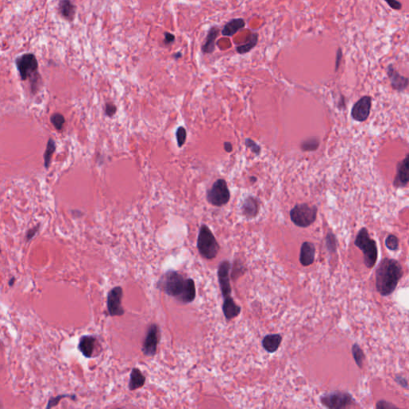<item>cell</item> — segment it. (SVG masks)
<instances>
[{"mask_svg":"<svg viewBox=\"0 0 409 409\" xmlns=\"http://www.w3.org/2000/svg\"><path fill=\"white\" fill-rule=\"evenodd\" d=\"M157 288L168 296H173L183 304L194 300L196 288L193 279L185 278L177 271H166L161 276L156 284Z\"/></svg>","mask_w":409,"mask_h":409,"instance_id":"6da1fadb","label":"cell"},{"mask_svg":"<svg viewBox=\"0 0 409 409\" xmlns=\"http://www.w3.org/2000/svg\"><path fill=\"white\" fill-rule=\"evenodd\" d=\"M403 268L397 260L385 257L376 269V288L383 296L393 293L403 277Z\"/></svg>","mask_w":409,"mask_h":409,"instance_id":"7a4b0ae2","label":"cell"},{"mask_svg":"<svg viewBox=\"0 0 409 409\" xmlns=\"http://www.w3.org/2000/svg\"><path fill=\"white\" fill-rule=\"evenodd\" d=\"M16 66L22 81L29 80L32 91L36 94L42 82L41 75L39 72V62L36 56L32 53H25L16 58Z\"/></svg>","mask_w":409,"mask_h":409,"instance_id":"3957f363","label":"cell"},{"mask_svg":"<svg viewBox=\"0 0 409 409\" xmlns=\"http://www.w3.org/2000/svg\"><path fill=\"white\" fill-rule=\"evenodd\" d=\"M354 244L363 253L365 266L368 269L374 267L377 261V246L376 241L369 236L367 228L363 227L359 230Z\"/></svg>","mask_w":409,"mask_h":409,"instance_id":"277c9868","label":"cell"},{"mask_svg":"<svg viewBox=\"0 0 409 409\" xmlns=\"http://www.w3.org/2000/svg\"><path fill=\"white\" fill-rule=\"evenodd\" d=\"M197 249L199 253L206 259H214L219 253L220 246L217 242L211 229L202 225L199 230L197 238Z\"/></svg>","mask_w":409,"mask_h":409,"instance_id":"5b68a950","label":"cell"},{"mask_svg":"<svg viewBox=\"0 0 409 409\" xmlns=\"http://www.w3.org/2000/svg\"><path fill=\"white\" fill-rule=\"evenodd\" d=\"M318 207L306 203L297 204L290 211V219L296 226L306 228L315 222Z\"/></svg>","mask_w":409,"mask_h":409,"instance_id":"8992f818","label":"cell"},{"mask_svg":"<svg viewBox=\"0 0 409 409\" xmlns=\"http://www.w3.org/2000/svg\"><path fill=\"white\" fill-rule=\"evenodd\" d=\"M321 402L330 409H345L357 405L353 395L347 392H333L321 396Z\"/></svg>","mask_w":409,"mask_h":409,"instance_id":"52a82bcc","label":"cell"},{"mask_svg":"<svg viewBox=\"0 0 409 409\" xmlns=\"http://www.w3.org/2000/svg\"><path fill=\"white\" fill-rule=\"evenodd\" d=\"M207 201L215 207H220L230 201V193L228 185L224 179H219L207 191Z\"/></svg>","mask_w":409,"mask_h":409,"instance_id":"ba28073f","label":"cell"},{"mask_svg":"<svg viewBox=\"0 0 409 409\" xmlns=\"http://www.w3.org/2000/svg\"><path fill=\"white\" fill-rule=\"evenodd\" d=\"M161 339V330L156 324H151L149 326L142 343V352L146 357H152L155 356L157 349Z\"/></svg>","mask_w":409,"mask_h":409,"instance_id":"9c48e42d","label":"cell"},{"mask_svg":"<svg viewBox=\"0 0 409 409\" xmlns=\"http://www.w3.org/2000/svg\"><path fill=\"white\" fill-rule=\"evenodd\" d=\"M123 296V289L121 286L114 287L108 292L107 305L111 317H120L125 314V310L122 305Z\"/></svg>","mask_w":409,"mask_h":409,"instance_id":"30bf717a","label":"cell"},{"mask_svg":"<svg viewBox=\"0 0 409 409\" xmlns=\"http://www.w3.org/2000/svg\"><path fill=\"white\" fill-rule=\"evenodd\" d=\"M78 349L86 358L97 357L101 352L98 340L93 335H84L80 337Z\"/></svg>","mask_w":409,"mask_h":409,"instance_id":"8fae6325","label":"cell"},{"mask_svg":"<svg viewBox=\"0 0 409 409\" xmlns=\"http://www.w3.org/2000/svg\"><path fill=\"white\" fill-rule=\"evenodd\" d=\"M371 108H372V97L369 96H364L353 105L351 111L352 118L355 121L361 123L366 121L370 115Z\"/></svg>","mask_w":409,"mask_h":409,"instance_id":"7c38bea8","label":"cell"},{"mask_svg":"<svg viewBox=\"0 0 409 409\" xmlns=\"http://www.w3.org/2000/svg\"><path fill=\"white\" fill-rule=\"evenodd\" d=\"M231 268L230 261H222L219 265L218 275H219V284H220L221 291L222 296L225 298L231 296L232 288L230 285V270Z\"/></svg>","mask_w":409,"mask_h":409,"instance_id":"4fadbf2b","label":"cell"},{"mask_svg":"<svg viewBox=\"0 0 409 409\" xmlns=\"http://www.w3.org/2000/svg\"><path fill=\"white\" fill-rule=\"evenodd\" d=\"M409 183V154L396 166V174L394 178V187H404Z\"/></svg>","mask_w":409,"mask_h":409,"instance_id":"5bb4252c","label":"cell"},{"mask_svg":"<svg viewBox=\"0 0 409 409\" xmlns=\"http://www.w3.org/2000/svg\"><path fill=\"white\" fill-rule=\"evenodd\" d=\"M387 74L390 80L391 86L394 90L402 92L409 86V78L403 76L394 68L392 65H389L387 68Z\"/></svg>","mask_w":409,"mask_h":409,"instance_id":"9a60e30c","label":"cell"},{"mask_svg":"<svg viewBox=\"0 0 409 409\" xmlns=\"http://www.w3.org/2000/svg\"><path fill=\"white\" fill-rule=\"evenodd\" d=\"M260 210V201L255 197L249 196L242 204V211L247 219H253L257 216Z\"/></svg>","mask_w":409,"mask_h":409,"instance_id":"2e32d148","label":"cell"},{"mask_svg":"<svg viewBox=\"0 0 409 409\" xmlns=\"http://www.w3.org/2000/svg\"><path fill=\"white\" fill-rule=\"evenodd\" d=\"M316 248L311 242H305L300 248V262L304 266L312 265L315 260Z\"/></svg>","mask_w":409,"mask_h":409,"instance_id":"e0dca14e","label":"cell"},{"mask_svg":"<svg viewBox=\"0 0 409 409\" xmlns=\"http://www.w3.org/2000/svg\"><path fill=\"white\" fill-rule=\"evenodd\" d=\"M59 12L65 20L73 22L76 14V6L72 0H59Z\"/></svg>","mask_w":409,"mask_h":409,"instance_id":"ac0fdd59","label":"cell"},{"mask_svg":"<svg viewBox=\"0 0 409 409\" xmlns=\"http://www.w3.org/2000/svg\"><path fill=\"white\" fill-rule=\"evenodd\" d=\"M222 311L226 319L230 321L237 318L242 311V309L235 303L232 296H229L224 299V302L222 304Z\"/></svg>","mask_w":409,"mask_h":409,"instance_id":"d6986e66","label":"cell"},{"mask_svg":"<svg viewBox=\"0 0 409 409\" xmlns=\"http://www.w3.org/2000/svg\"><path fill=\"white\" fill-rule=\"evenodd\" d=\"M220 29L217 27H213L209 30L207 39L204 44L201 47V51L204 54H212L215 50V42L217 38L219 37Z\"/></svg>","mask_w":409,"mask_h":409,"instance_id":"ffe728a7","label":"cell"},{"mask_svg":"<svg viewBox=\"0 0 409 409\" xmlns=\"http://www.w3.org/2000/svg\"><path fill=\"white\" fill-rule=\"evenodd\" d=\"M146 383V376L143 375L142 371L138 368H132L130 380H129V389L130 391H135L139 388H142Z\"/></svg>","mask_w":409,"mask_h":409,"instance_id":"44dd1931","label":"cell"},{"mask_svg":"<svg viewBox=\"0 0 409 409\" xmlns=\"http://www.w3.org/2000/svg\"><path fill=\"white\" fill-rule=\"evenodd\" d=\"M246 22L243 19H233L228 22L222 30V35L227 37H232L238 31L245 28Z\"/></svg>","mask_w":409,"mask_h":409,"instance_id":"7402d4cb","label":"cell"},{"mask_svg":"<svg viewBox=\"0 0 409 409\" xmlns=\"http://www.w3.org/2000/svg\"><path fill=\"white\" fill-rule=\"evenodd\" d=\"M282 341V337L280 334H270L264 337L262 345L268 353H273L278 349Z\"/></svg>","mask_w":409,"mask_h":409,"instance_id":"603a6c76","label":"cell"},{"mask_svg":"<svg viewBox=\"0 0 409 409\" xmlns=\"http://www.w3.org/2000/svg\"><path fill=\"white\" fill-rule=\"evenodd\" d=\"M247 39V41H246V43L238 45L236 47L237 52L240 55H244L246 53L250 52L252 49L254 48L257 46V43H258V34H250V36Z\"/></svg>","mask_w":409,"mask_h":409,"instance_id":"cb8c5ba5","label":"cell"},{"mask_svg":"<svg viewBox=\"0 0 409 409\" xmlns=\"http://www.w3.org/2000/svg\"><path fill=\"white\" fill-rule=\"evenodd\" d=\"M55 150H56V145H55L54 139L51 138V139H49L47 147H46L45 153H44V155H43V158H44V166H45L47 169L50 167L51 158H52L53 154L55 152Z\"/></svg>","mask_w":409,"mask_h":409,"instance_id":"d4e9b609","label":"cell"},{"mask_svg":"<svg viewBox=\"0 0 409 409\" xmlns=\"http://www.w3.org/2000/svg\"><path fill=\"white\" fill-rule=\"evenodd\" d=\"M352 353H353V359H354L355 362L357 364V366L360 368H362L364 360L365 359V355H364L362 349L358 344L355 343L353 345V347H352Z\"/></svg>","mask_w":409,"mask_h":409,"instance_id":"484cf974","label":"cell"},{"mask_svg":"<svg viewBox=\"0 0 409 409\" xmlns=\"http://www.w3.org/2000/svg\"><path fill=\"white\" fill-rule=\"evenodd\" d=\"M320 140L317 137H313L310 139L302 141L300 143V149L303 151H316L319 148Z\"/></svg>","mask_w":409,"mask_h":409,"instance_id":"4316f807","label":"cell"},{"mask_svg":"<svg viewBox=\"0 0 409 409\" xmlns=\"http://www.w3.org/2000/svg\"><path fill=\"white\" fill-rule=\"evenodd\" d=\"M51 122L56 130L61 131L63 129L66 120H65L64 116L62 114L55 113L51 115Z\"/></svg>","mask_w":409,"mask_h":409,"instance_id":"83f0119b","label":"cell"},{"mask_svg":"<svg viewBox=\"0 0 409 409\" xmlns=\"http://www.w3.org/2000/svg\"><path fill=\"white\" fill-rule=\"evenodd\" d=\"M385 246L388 250L396 251L399 249V239L393 234H389L385 239Z\"/></svg>","mask_w":409,"mask_h":409,"instance_id":"f1b7e54d","label":"cell"},{"mask_svg":"<svg viewBox=\"0 0 409 409\" xmlns=\"http://www.w3.org/2000/svg\"><path fill=\"white\" fill-rule=\"evenodd\" d=\"M326 246L331 253H337V241L335 235L333 233H329L326 237Z\"/></svg>","mask_w":409,"mask_h":409,"instance_id":"f546056e","label":"cell"},{"mask_svg":"<svg viewBox=\"0 0 409 409\" xmlns=\"http://www.w3.org/2000/svg\"><path fill=\"white\" fill-rule=\"evenodd\" d=\"M63 398H70V399L75 400V399H76V395H70V394H63V395H58V396H55V397H51L50 399H49L47 405L46 406V408L55 407V406H56L57 404L59 403L61 399H63Z\"/></svg>","mask_w":409,"mask_h":409,"instance_id":"4dcf8cb0","label":"cell"},{"mask_svg":"<svg viewBox=\"0 0 409 409\" xmlns=\"http://www.w3.org/2000/svg\"><path fill=\"white\" fill-rule=\"evenodd\" d=\"M176 138H177V145L179 147L183 146L186 141V131L183 127H180L177 128L176 131Z\"/></svg>","mask_w":409,"mask_h":409,"instance_id":"1f68e13d","label":"cell"},{"mask_svg":"<svg viewBox=\"0 0 409 409\" xmlns=\"http://www.w3.org/2000/svg\"><path fill=\"white\" fill-rule=\"evenodd\" d=\"M246 146H247L248 148H250L255 154H259L261 153V147L252 139H246Z\"/></svg>","mask_w":409,"mask_h":409,"instance_id":"d6a6232c","label":"cell"},{"mask_svg":"<svg viewBox=\"0 0 409 409\" xmlns=\"http://www.w3.org/2000/svg\"><path fill=\"white\" fill-rule=\"evenodd\" d=\"M116 111H117V108H116L115 104H112V103H108V104H106L105 112L106 115H108V116L113 117L114 115L116 113Z\"/></svg>","mask_w":409,"mask_h":409,"instance_id":"836d02e7","label":"cell"},{"mask_svg":"<svg viewBox=\"0 0 409 409\" xmlns=\"http://www.w3.org/2000/svg\"><path fill=\"white\" fill-rule=\"evenodd\" d=\"M376 407L378 409L397 408V407L394 405L393 403L386 401V400H379L376 403Z\"/></svg>","mask_w":409,"mask_h":409,"instance_id":"e575fe53","label":"cell"},{"mask_svg":"<svg viewBox=\"0 0 409 409\" xmlns=\"http://www.w3.org/2000/svg\"><path fill=\"white\" fill-rule=\"evenodd\" d=\"M384 1L393 10L399 11L402 9V4L397 0H384Z\"/></svg>","mask_w":409,"mask_h":409,"instance_id":"d590c367","label":"cell"},{"mask_svg":"<svg viewBox=\"0 0 409 409\" xmlns=\"http://www.w3.org/2000/svg\"><path fill=\"white\" fill-rule=\"evenodd\" d=\"M175 41V36L170 32H165L164 33V44L165 45H170L173 42Z\"/></svg>","mask_w":409,"mask_h":409,"instance_id":"8d00e7d4","label":"cell"},{"mask_svg":"<svg viewBox=\"0 0 409 409\" xmlns=\"http://www.w3.org/2000/svg\"><path fill=\"white\" fill-rule=\"evenodd\" d=\"M395 380L399 385L401 386L402 388H408L407 380H406L405 378L403 377V376L396 375V376H395Z\"/></svg>","mask_w":409,"mask_h":409,"instance_id":"74e56055","label":"cell"},{"mask_svg":"<svg viewBox=\"0 0 409 409\" xmlns=\"http://www.w3.org/2000/svg\"><path fill=\"white\" fill-rule=\"evenodd\" d=\"M39 226H35L33 228L30 229L28 230V233H27V236H26V238H27V242H30L32 238H34V237L37 234L38 231H39Z\"/></svg>","mask_w":409,"mask_h":409,"instance_id":"f35d334b","label":"cell"},{"mask_svg":"<svg viewBox=\"0 0 409 409\" xmlns=\"http://www.w3.org/2000/svg\"><path fill=\"white\" fill-rule=\"evenodd\" d=\"M342 56H343V53L341 48H338L337 51V56H336V64H335V71L337 72L340 66H341V60H342Z\"/></svg>","mask_w":409,"mask_h":409,"instance_id":"ab89813d","label":"cell"},{"mask_svg":"<svg viewBox=\"0 0 409 409\" xmlns=\"http://www.w3.org/2000/svg\"><path fill=\"white\" fill-rule=\"evenodd\" d=\"M224 149L226 152L231 153L233 150V146L230 142H225Z\"/></svg>","mask_w":409,"mask_h":409,"instance_id":"60d3db41","label":"cell"},{"mask_svg":"<svg viewBox=\"0 0 409 409\" xmlns=\"http://www.w3.org/2000/svg\"><path fill=\"white\" fill-rule=\"evenodd\" d=\"M15 282H16V277H12V278L10 279V281H9V283H8L9 286H13V284H15Z\"/></svg>","mask_w":409,"mask_h":409,"instance_id":"b9f144b4","label":"cell"},{"mask_svg":"<svg viewBox=\"0 0 409 409\" xmlns=\"http://www.w3.org/2000/svg\"><path fill=\"white\" fill-rule=\"evenodd\" d=\"M181 56H182V54H181V52H177L173 55V57H174V59H180V58H181Z\"/></svg>","mask_w":409,"mask_h":409,"instance_id":"7bdbcfd3","label":"cell"},{"mask_svg":"<svg viewBox=\"0 0 409 409\" xmlns=\"http://www.w3.org/2000/svg\"><path fill=\"white\" fill-rule=\"evenodd\" d=\"M250 180H251L252 181H255L256 180H257V178H256V177H251V178H250Z\"/></svg>","mask_w":409,"mask_h":409,"instance_id":"ee69618b","label":"cell"}]
</instances>
